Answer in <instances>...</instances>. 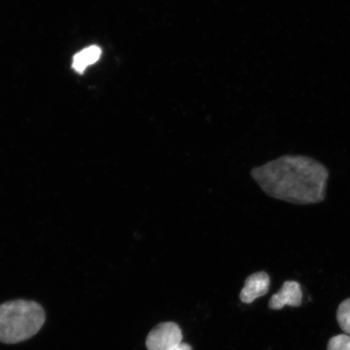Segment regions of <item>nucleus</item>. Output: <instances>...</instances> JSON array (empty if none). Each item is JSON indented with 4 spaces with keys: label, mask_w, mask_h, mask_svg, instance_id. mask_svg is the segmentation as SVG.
Masks as SVG:
<instances>
[{
    "label": "nucleus",
    "mask_w": 350,
    "mask_h": 350,
    "mask_svg": "<svg viewBox=\"0 0 350 350\" xmlns=\"http://www.w3.org/2000/svg\"><path fill=\"white\" fill-rule=\"evenodd\" d=\"M251 176L267 196L306 205L325 199L329 172L325 165L309 157L284 155L254 167Z\"/></svg>",
    "instance_id": "1"
},
{
    "label": "nucleus",
    "mask_w": 350,
    "mask_h": 350,
    "mask_svg": "<svg viewBox=\"0 0 350 350\" xmlns=\"http://www.w3.org/2000/svg\"><path fill=\"white\" fill-rule=\"evenodd\" d=\"M45 321V310L36 301L17 299L0 304V342H23L36 335Z\"/></svg>",
    "instance_id": "2"
},
{
    "label": "nucleus",
    "mask_w": 350,
    "mask_h": 350,
    "mask_svg": "<svg viewBox=\"0 0 350 350\" xmlns=\"http://www.w3.org/2000/svg\"><path fill=\"white\" fill-rule=\"evenodd\" d=\"M183 334L180 327L174 322L161 323L153 327L147 336L148 350H170L181 344Z\"/></svg>",
    "instance_id": "3"
},
{
    "label": "nucleus",
    "mask_w": 350,
    "mask_h": 350,
    "mask_svg": "<svg viewBox=\"0 0 350 350\" xmlns=\"http://www.w3.org/2000/svg\"><path fill=\"white\" fill-rule=\"evenodd\" d=\"M271 279L269 275L260 271L251 274L245 280L239 299L244 304H250L259 297L268 294Z\"/></svg>",
    "instance_id": "4"
},
{
    "label": "nucleus",
    "mask_w": 350,
    "mask_h": 350,
    "mask_svg": "<svg viewBox=\"0 0 350 350\" xmlns=\"http://www.w3.org/2000/svg\"><path fill=\"white\" fill-rule=\"evenodd\" d=\"M303 300V291L300 284L295 281H286L281 290L271 297L269 308L271 310H281L284 306L299 308Z\"/></svg>",
    "instance_id": "5"
},
{
    "label": "nucleus",
    "mask_w": 350,
    "mask_h": 350,
    "mask_svg": "<svg viewBox=\"0 0 350 350\" xmlns=\"http://www.w3.org/2000/svg\"><path fill=\"white\" fill-rule=\"evenodd\" d=\"M100 55H102V50L98 46L87 47L74 55L72 69L79 74H83L87 67L98 62Z\"/></svg>",
    "instance_id": "6"
},
{
    "label": "nucleus",
    "mask_w": 350,
    "mask_h": 350,
    "mask_svg": "<svg viewBox=\"0 0 350 350\" xmlns=\"http://www.w3.org/2000/svg\"><path fill=\"white\" fill-rule=\"evenodd\" d=\"M336 319L341 329L345 332V334L350 336V299L344 300L339 305Z\"/></svg>",
    "instance_id": "7"
},
{
    "label": "nucleus",
    "mask_w": 350,
    "mask_h": 350,
    "mask_svg": "<svg viewBox=\"0 0 350 350\" xmlns=\"http://www.w3.org/2000/svg\"><path fill=\"white\" fill-rule=\"evenodd\" d=\"M327 350H350V336L340 334L332 338L327 344Z\"/></svg>",
    "instance_id": "8"
},
{
    "label": "nucleus",
    "mask_w": 350,
    "mask_h": 350,
    "mask_svg": "<svg viewBox=\"0 0 350 350\" xmlns=\"http://www.w3.org/2000/svg\"><path fill=\"white\" fill-rule=\"evenodd\" d=\"M170 350H192V348L190 345L182 342Z\"/></svg>",
    "instance_id": "9"
}]
</instances>
